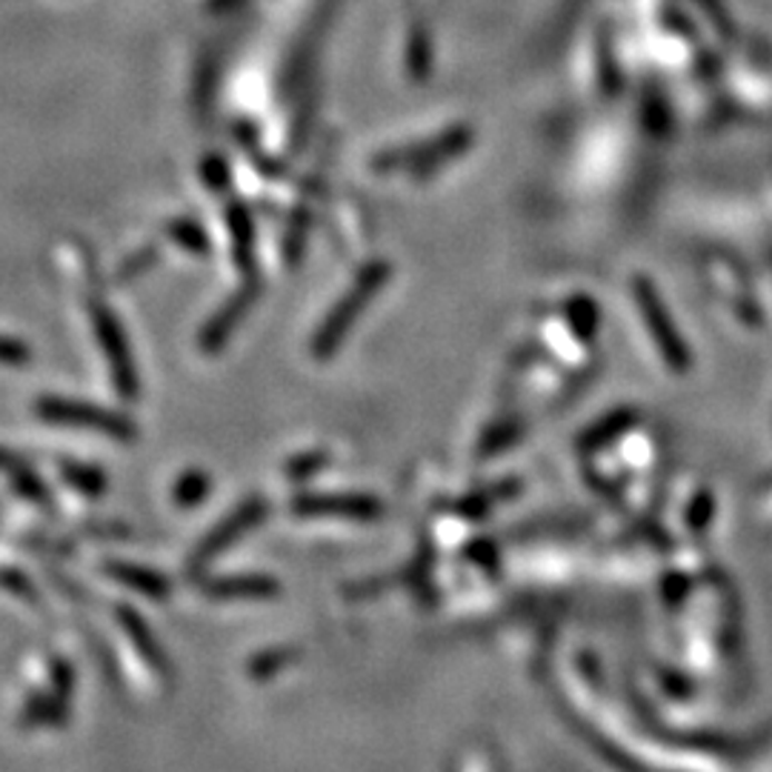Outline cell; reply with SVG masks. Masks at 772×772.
<instances>
[{"mask_svg":"<svg viewBox=\"0 0 772 772\" xmlns=\"http://www.w3.org/2000/svg\"><path fill=\"white\" fill-rule=\"evenodd\" d=\"M38 416L49 423H58V427L92 429V432H100V436H113V438L135 436V427L126 421L124 416H115V412L100 410V407H89V403L63 401V398H47V401H40Z\"/></svg>","mask_w":772,"mask_h":772,"instance_id":"6da1fadb","label":"cell"},{"mask_svg":"<svg viewBox=\"0 0 772 772\" xmlns=\"http://www.w3.org/2000/svg\"><path fill=\"white\" fill-rule=\"evenodd\" d=\"M63 478H67L72 487H78L80 492H89V496H98L100 489L106 487V478L100 476L95 467H78V463H67V467H63Z\"/></svg>","mask_w":772,"mask_h":772,"instance_id":"30bf717a","label":"cell"},{"mask_svg":"<svg viewBox=\"0 0 772 772\" xmlns=\"http://www.w3.org/2000/svg\"><path fill=\"white\" fill-rule=\"evenodd\" d=\"M98 335L104 350L109 352L113 358V370H115V383H118L120 395H135V370L129 363V355H126V343L124 335H120L118 324L113 321V315L100 312L98 315Z\"/></svg>","mask_w":772,"mask_h":772,"instance_id":"277c9868","label":"cell"},{"mask_svg":"<svg viewBox=\"0 0 772 772\" xmlns=\"http://www.w3.org/2000/svg\"><path fill=\"white\" fill-rule=\"evenodd\" d=\"M0 363H9V367H23V363H29V350L23 346V343L0 338Z\"/></svg>","mask_w":772,"mask_h":772,"instance_id":"8fae6325","label":"cell"},{"mask_svg":"<svg viewBox=\"0 0 772 772\" xmlns=\"http://www.w3.org/2000/svg\"><path fill=\"white\" fill-rule=\"evenodd\" d=\"M326 461V456H306V458H301V461H292L290 463V476H295V478H304V476H312V472H317V467Z\"/></svg>","mask_w":772,"mask_h":772,"instance_id":"4fadbf2b","label":"cell"},{"mask_svg":"<svg viewBox=\"0 0 772 772\" xmlns=\"http://www.w3.org/2000/svg\"><path fill=\"white\" fill-rule=\"evenodd\" d=\"M120 620H124V627L129 629V638H133L135 644H138L140 655H144V658L149 661L153 667H160V664H164V658H160L158 641H155L153 635H149V629H146L144 620H140L135 613H126V609H124V613H120Z\"/></svg>","mask_w":772,"mask_h":772,"instance_id":"ba28073f","label":"cell"},{"mask_svg":"<svg viewBox=\"0 0 772 772\" xmlns=\"http://www.w3.org/2000/svg\"><path fill=\"white\" fill-rule=\"evenodd\" d=\"M18 467L20 463L14 461V456H9L7 449H0V469H9V472H14Z\"/></svg>","mask_w":772,"mask_h":772,"instance_id":"5bb4252c","label":"cell"},{"mask_svg":"<svg viewBox=\"0 0 772 772\" xmlns=\"http://www.w3.org/2000/svg\"><path fill=\"white\" fill-rule=\"evenodd\" d=\"M264 515H266V507H264V501H261V498H252V501L241 504V507L235 509V512H232L226 521H221L218 527L206 535L204 544L198 547V553L192 555V564L198 567V564L212 561L215 555H221L224 549H229L232 544L238 541L241 535L250 532L252 527H257V524L264 521Z\"/></svg>","mask_w":772,"mask_h":772,"instance_id":"3957f363","label":"cell"},{"mask_svg":"<svg viewBox=\"0 0 772 772\" xmlns=\"http://www.w3.org/2000/svg\"><path fill=\"white\" fill-rule=\"evenodd\" d=\"M204 593L212 598H270L277 595V584L264 575H235L204 584Z\"/></svg>","mask_w":772,"mask_h":772,"instance_id":"8992f818","label":"cell"},{"mask_svg":"<svg viewBox=\"0 0 772 772\" xmlns=\"http://www.w3.org/2000/svg\"><path fill=\"white\" fill-rule=\"evenodd\" d=\"M290 661H292L290 649H281V653H275V655H264V658H257L255 664H252V673L264 678L266 673H275L277 667H284V664H290Z\"/></svg>","mask_w":772,"mask_h":772,"instance_id":"7c38bea8","label":"cell"},{"mask_svg":"<svg viewBox=\"0 0 772 772\" xmlns=\"http://www.w3.org/2000/svg\"><path fill=\"white\" fill-rule=\"evenodd\" d=\"M381 270H372V277L367 281V284H358V290L352 292L350 297H346V304L341 306V310L335 312V315L326 321V326H324V332L317 335V343H315V352H317V358H326V352L335 346L338 341H341V335L346 332V326L352 324V317L358 315V310L363 306V301L375 292V275Z\"/></svg>","mask_w":772,"mask_h":772,"instance_id":"5b68a950","label":"cell"},{"mask_svg":"<svg viewBox=\"0 0 772 772\" xmlns=\"http://www.w3.org/2000/svg\"><path fill=\"white\" fill-rule=\"evenodd\" d=\"M109 573H113L124 587L138 589L146 598H166V595H169V582H166L164 575L155 573V569L135 567V564H113Z\"/></svg>","mask_w":772,"mask_h":772,"instance_id":"52a82bcc","label":"cell"},{"mask_svg":"<svg viewBox=\"0 0 772 772\" xmlns=\"http://www.w3.org/2000/svg\"><path fill=\"white\" fill-rule=\"evenodd\" d=\"M295 512L304 518H350V521H375L383 507L372 496H301L295 501Z\"/></svg>","mask_w":772,"mask_h":772,"instance_id":"7a4b0ae2","label":"cell"},{"mask_svg":"<svg viewBox=\"0 0 772 772\" xmlns=\"http://www.w3.org/2000/svg\"><path fill=\"white\" fill-rule=\"evenodd\" d=\"M209 492V478L204 472H186L178 483H175V504L180 507H195Z\"/></svg>","mask_w":772,"mask_h":772,"instance_id":"9c48e42d","label":"cell"}]
</instances>
